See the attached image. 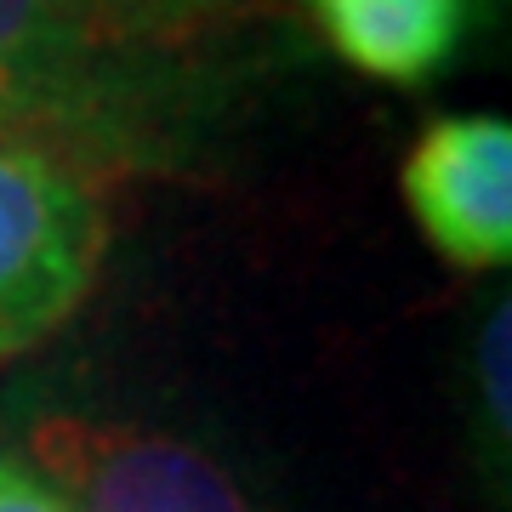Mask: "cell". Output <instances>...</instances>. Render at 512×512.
Listing matches in <instances>:
<instances>
[{
    "label": "cell",
    "mask_w": 512,
    "mask_h": 512,
    "mask_svg": "<svg viewBox=\"0 0 512 512\" xmlns=\"http://www.w3.org/2000/svg\"><path fill=\"white\" fill-rule=\"evenodd\" d=\"M228 0H0V109L137 165L217 80Z\"/></svg>",
    "instance_id": "6da1fadb"
},
{
    "label": "cell",
    "mask_w": 512,
    "mask_h": 512,
    "mask_svg": "<svg viewBox=\"0 0 512 512\" xmlns=\"http://www.w3.org/2000/svg\"><path fill=\"white\" fill-rule=\"evenodd\" d=\"M330 52L387 86H421L461 52L478 0H308Z\"/></svg>",
    "instance_id": "5b68a950"
},
{
    "label": "cell",
    "mask_w": 512,
    "mask_h": 512,
    "mask_svg": "<svg viewBox=\"0 0 512 512\" xmlns=\"http://www.w3.org/2000/svg\"><path fill=\"white\" fill-rule=\"evenodd\" d=\"M399 194L421 239L467 274L512 256V126L501 114H444L399 165Z\"/></svg>",
    "instance_id": "277c9868"
},
{
    "label": "cell",
    "mask_w": 512,
    "mask_h": 512,
    "mask_svg": "<svg viewBox=\"0 0 512 512\" xmlns=\"http://www.w3.org/2000/svg\"><path fill=\"white\" fill-rule=\"evenodd\" d=\"M0 512H74V507L52 478H40L35 467L0 456Z\"/></svg>",
    "instance_id": "52a82bcc"
},
{
    "label": "cell",
    "mask_w": 512,
    "mask_h": 512,
    "mask_svg": "<svg viewBox=\"0 0 512 512\" xmlns=\"http://www.w3.org/2000/svg\"><path fill=\"white\" fill-rule=\"evenodd\" d=\"M29 450L74 512H251L205 450L154 427L52 416L29 433Z\"/></svg>",
    "instance_id": "3957f363"
},
{
    "label": "cell",
    "mask_w": 512,
    "mask_h": 512,
    "mask_svg": "<svg viewBox=\"0 0 512 512\" xmlns=\"http://www.w3.org/2000/svg\"><path fill=\"white\" fill-rule=\"evenodd\" d=\"M467 433H473L478 473L495 484V501H507L512 473V302L495 291L478 308L473 348H467Z\"/></svg>",
    "instance_id": "8992f818"
},
{
    "label": "cell",
    "mask_w": 512,
    "mask_h": 512,
    "mask_svg": "<svg viewBox=\"0 0 512 512\" xmlns=\"http://www.w3.org/2000/svg\"><path fill=\"white\" fill-rule=\"evenodd\" d=\"M86 154L0 109V359L46 342L97 285L109 205Z\"/></svg>",
    "instance_id": "7a4b0ae2"
}]
</instances>
